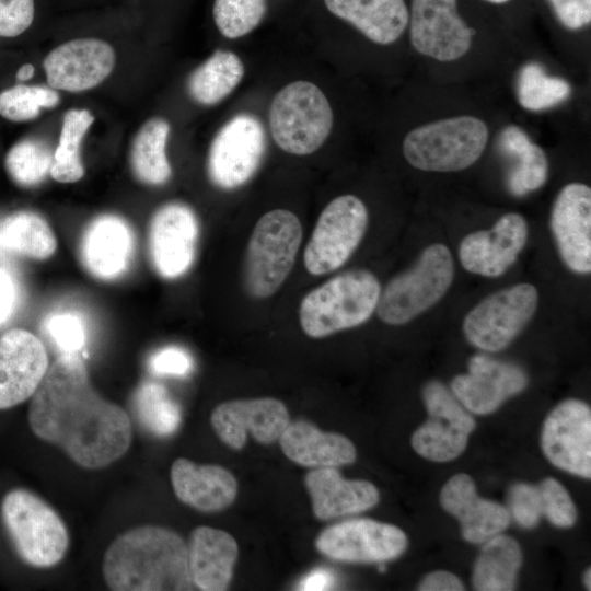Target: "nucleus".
Listing matches in <instances>:
<instances>
[{
    "instance_id": "nucleus-20",
    "label": "nucleus",
    "mask_w": 591,
    "mask_h": 591,
    "mask_svg": "<svg viewBox=\"0 0 591 591\" xmlns=\"http://www.w3.org/2000/svg\"><path fill=\"white\" fill-rule=\"evenodd\" d=\"M49 368L44 344L33 333L13 328L0 337V409L35 393Z\"/></svg>"
},
{
    "instance_id": "nucleus-29",
    "label": "nucleus",
    "mask_w": 591,
    "mask_h": 591,
    "mask_svg": "<svg viewBox=\"0 0 591 591\" xmlns=\"http://www.w3.org/2000/svg\"><path fill=\"white\" fill-rule=\"evenodd\" d=\"M279 443L292 462L310 467H336L355 462L354 443L345 436L325 432L309 421L289 422Z\"/></svg>"
},
{
    "instance_id": "nucleus-42",
    "label": "nucleus",
    "mask_w": 591,
    "mask_h": 591,
    "mask_svg": "<svg viewBox=\"0 0 591 591\" xmlns=\"http://www.w3.org/2000/svg\"><path fill=\"white\" fill-rule=\"evenodd\" d=\"M508 511L521 528L536 526L543 517L537 486L528 483L513 484L508 493Z\"/></svg>"
},
{
    "instance_id": "nucleus-10",
    "label": "nucleus",
    "mask_w": 591,
    "mask_h": 591,
    "mask_svg": "<svg viewBox=\"0 0 591 591\" xmlns=\"http://www.w3.org/2000/svg\"><path fill=\"white\" fill-rule=\"evenodd\" d=\"M536 288L518 283L498 290L476 304L464 317L463 333L475 347L496 352L508 347L533 317Z\"/></svg>"
},
{
    "instance_id": "nucleus-27",
    "label": "nucleus",
    "mask_w": 591,
    "mask_h": 591,
    "mask_svg": "<svg viewBox=\"0 0 591 591\" xmlns=\"http://www.w3.org/2000/svg\"><path fill=\"white\" fill-rule=\"evenodd\" d=\"M187 549L194 587L202 591L227 590L239 554L234 537L223 530L201 525L190 533Z\"/></svg>"
},
{
    "instance_id": "nucleus-23",
    "label": "nucleus",
    "mask_w": 591,
    "mask_h": 591,
    "mask_svg": "<svg viewBox=\"0 0 591 591\" xmlns=\"http://www.w3.org/2000/svg\"><path fill=\"white\" fill-rule=\"evenodd\" d=\"M441 507L461 525L465 541L484 543L505 531L510 523V514L502 505L480 498L473 478L460 473L452 476L440 491Z\"/></svg>"
},
{
    "instance_id": "nucleus-35",
    "label": "nucleus",
    "mask_w": 591,
    "mask_h": 591,
    "mask_svg": "<svg viewBox=\"0 0 591 591\" xmlns=\"http://www.w3.org/2000/svg\"><path fill=\"white\" fill-rule=\"evenodd\" d=\"M132 408L139 424L158 437L173 434L182 421L179 405L166 387L157 382H144L132 396Z\"/></svg>"
},
{
    "instance_id": "nucleus-38",
    "label": "nucleus",
    "mask_w": 591,
    "mask_h": 591,
    "mask_svg": "<svg viewBox=\"0 0 591 591\" xmlns=\"http://www.w3.org/2000/svg\"><path fill=\"white\" fill-rule=\"evenodd\" d=\"M269 11V0H213L211 15L219 33L237 39L256 30Z\"/></svg>"
},
{
    "instance_id": "nucleus-18",
    "label": "nucleus",
    "mask_w": 591,
    "mask_h": 591,
    "mask_svg": "<svg viewBox=\"0 0 591 591\" xmlns=\"http://www.w3.org/2000/svg\"><path fill=\"white\" fill-rule=\"evenodd\" d=\"M198 221L188 206L170 202L152 217L150 256L157 273L165 279L183 276L193 265L198 241Z\"/></svg>"
},
{
    "instance_id": "nucleus-12",
    "label": "nucleus",
    "mask_w": 591,
    "mask_h": 591,
    "mask_svg": "<svg viewBox=\"0 0 591 591\" xmlns=\"http://www.w3.org/2000/svg\"><path fill=\"white\" fill-rule=\"evenodd\" d=\"M428 418L412 436L417 454L432 462H449L466 448L475 421L447 386L437 380L422 387Z\"/></svg>"
},
{
    "instance_id": "nucleus-48",
    "label": "nucleus",
    "mask_w": 591,
    "mask_h": 591,
    "mask_svg": "<svg viewBox=\"0 0 591 591\" xmlns=\"http://www.w3.org/2000/svg\"><path fill=\"white\" fill-rule=\"evenodd\" d=\"M16 303V285L12 275L0 268V325L12 315Z\"/></svg>"
},
{
    "instance_id": "nucleus-40",
    "label": "nucleus",
    "mask_w": 591,
    "mask_h": 591,
    "mask_svg": "<svg viewBox=\"0 0 591 591\" xmlns=\"http://www.w3.org/2000/svg\"><path fill=\"white\" fill-rule=\"evenodd\" d=\"M59 103L58 93L48 88L18 84L0 93V115L12 121L36 118L42 108Z\"/></svg>"
},
{
    "instance_id": "nucleus-41",
    "label": "nucleus",
    "mask_w": 591,
    "mask_h": 591,
    "mask_svg": "<svg viewBox=\"0 0 591 591\" xmlns=\"http://www.w3.org/2000/svg\"><path fill=\"white\" fill-rule=\"evenodd\" d=\"M543 515L557 528H570L577 521L576 506L567 489L548 477L537 485Z\"/></svg>"
},
{
    "instance_id": "nucleus-1",
    "label": "nucleus",
    "mask_w": 591,
    "mask_h": 591,
    "mask_svg": "<svg viewBox=\"0 0 591 591\" xmlns=\"http://www.w3.org/2000/svg\"><path fill=\"white\" fill-rule=\"evenodd\" d=\"M27 420L39 440L61 448L88 470L112 464L131 443L129 416L93 389L76 354H63L49 366L32 395Z\"/></svg>"
},
{
    "instance_id": "nucleus-3",
    "label": "nucleus",
    "mask_w": 591,
    "mask_h": 591,
    "mask_svg": "<svg viewBox=\"0 0 591 591\" xmlns=\"http://www.w3.org/2000/svg\"><path fill=\"white\" fill-rule=\"evenodd\" d=\"M380 293V282L371 271L341 273L304 296L299 308L302 331L322 338L359 326L374 313Z\"/></svg>"
},
{
    "instance_id": "nucleus-21",
    "label": "nucleus",
    "mask_w": 591,
    "mask_h": 591,
    "mask_svg": "<svg viewBox=\"0 0 591 591\" xmlns=\"http://www.w3.org/2000/svg\"><path fill=\"white\" fill-rule=\"evenodd\" d=\"M551 229L565 265L577 274L591 271V189L570 183L558 193L551 212Z\"/></svg>"
},
{
    "instance_id": "nucleus-5",
    "label": "nucleus",
    "mask_w": 591,
    "mask_h": 591,
    "mask_svg": "<svg viewBox=\"0 0 591 591\" xmlns=\"http://www.w3.org/2000/svg\"><path fill=\"white\" fill-rule=\"evenodd\" d=\"M302 241L297 215L274 209L263 215L250 236L243 265L246 292L254 299L271 297L285 282Z\"/></svg>"
},
{
    "instance_id": "nucleus-49",
    "label": "nucleus",
    "mask_w": 591,
    "mask_h": 591,
    "mask_svg": "<svg viewBox=\"0 0 591 591\" xmlns=\"http://www.w3.org/2000/svg\"><path fill=\"white\" fill-rule=\"evenodd\" d=\"M336 578L327 568H316L308 573L298 584V590L318 591L333 589Z\"/></svg>"
},
{
    "instance_id": "nucleus-30",
    "label": "nucleus",
    "mask_w": 591,
    "mask_h": 591,
    "mask_svg": "<svg viewBox=\"0 0 591 591\" xmlns=\"http://www.w3.org/2000/svg\"><path fill=\"white\" fill-rule=\"evenodd\" d=\"M500 152L512 161L507 177L509 192L524 196L542 187L548 174V161L542 148L533 143L518 126H507L499 136Z\"/></svg>"
},
{
    "instance_id": "nucleus-47",
    "label": "nucleus",
    "mask_w": 591,
    "mask_h": 591,
    "mask_svg": "<svg viewBox=\"0 0 591 591\" xmlns=\"http://www.w3.org/2000/svg\"><path fill=\"white\" fill-rule=\"evenodd\" d=\"M421 591H461L464 584L461 579L452 572L437 570L428 573L419 583Z\"/></svg>"
},
{
    "instance_id": "nucleus-36",
    "label": "nucleus",
    "mask_w": 591,
    "mask_h": 591,
    "mask_svg": "<svg viewBox=\"0 0 591 591\" xmlns=\"http://www.w3.org/2000/svg\"><path fill=\"white\" fill-rule=\"evenodd\" d=\"M93 121L94 116L88 109L72 108L65 114L50 167V175L55 181L73 183L84 175L80 146Z\"/></svg>"
},
{
    "instance_id": "nucleus-8",
    "label": "nucleus",
    "mask_w": 591,
    "mask_h": 591,
    "mask_svg": "<svg viewBox=\"0 0 591 591\" xmlns=\"http://www.w3.org/2000/svg\"><path fill=\"white\" fill-rule=\"evenodd\" d=\"M454 278L450 250L434 243L427 246L414 265L393 277L381 290L376 313L389 325H403L434 305Z\"/></svg>"
},
{
    "instance_id": "nucleus-32",
    "label": "nucleus",
    "mask_w": 591,
    "mask_h": 591,
    "mask_svg": "<svg viewBox=\"0 0 591 591\" xmlns=\"http://www.w3.org/2000/svg\"><path fill=\"white\" fill-rule=\"evenodd\" d=\"M244 65L230 50H216L187 80L190 97L201 105H215L225 99L244 77Z\"/></svg>"
},
{
    "instance_id": "nucleus-39",
    "label": "nucleus",
    "mask_w": 591,
    "mask_h": 591,
    "mask_svg": "<svg viewBox=\"0 0 591 591\" xmlns=\"http://www.w3.org/2000/svg\"><path fill=\"white\" fill-rule=\"evenodd\" d=\"M54 154L36 139H24L7 153L4 166L10 177L20 186L31 187L44 181L53 164Z\"/></svg>"
},
{
    "instance_id": "nucleus-28",
    "label": "nucleus",
    "mask_w": 591,
    "mask_h": 591,
    "mask_svg": "<svg viewBox=\"0 0 591 591\" xmlns=\"http://www.w3.org/2000/svg\"><path fill=\"white\" fill-rule=\"evenodd\" d=\"M322 4L331 15L379 45L396 42L408 25L405 0H322Z\"/></svg>"
},
{
    "instance_id": "nucleus-6",
    "label": "nucleus",
    "mask_w": 591,
    "mask_h": 591,
    "mask_svg": "<svg viewBox=\"0 0 591 591\" xmlns=\"http://www.w3.org/2000/svg\"><path fill=\"white\" fill-rule=\"evenodd\" d=\"M268 121L271 137L285 152L308 155L318 150L333 128V109L314 83L293 81L273 97Z\"/></svg>"
},
{
    "instance_id": "nucleus-22",
    "label": "nucleus",
    "mask_w": 591,
    "mask_h": 591,
    "mask_svg": "<svg viewBox=\"0 0 591 591\" xmlns=\"http://www.w3.org/2000/svg\"><path fill=\"white\" fill-rule=\"evenodd\" d=\"M528 240L523 216H501L490 230L467 234L460 244L459 258L470 273L495 278L503 275L517 260Z\"/></svg>"
},
{
    "instance_id": "nucleus-4",
    "label": "nucleus",
    "mask_w": 591,
    "mask_h": 591,
    "mask_svg": "<svg viewBox=\"0 0 591 591\" xmlns=\"http://www.w3.org/2000/svg\"><path fill=\"white\" fill-rule=\"evenodd\" d=\"M0 513L23 563L43 569L62 560L69 546L68 530L59 513L44 499L28 489L13 488L3 496Z\"/></svg>"
},
{
    "instance_id": "nucleus-43",
    "label": "nucleus",
    "mask_w": 591,
    "mask_h": 591,
    "mask_svg": "<svg viewBox=\"0 0 591 591\" xmlns=\"http://www.w3.org/2000/svg\"><path fill=\"white\" fill-rule=\"evenodd\" d=\"M46 329L63 354H76L85 341V332L82 321L72 313H59L49 317Z\"/></svg>"
},
{
    "instance_id": "nucleus-37",
    "label": "nucleus",
    "mask_w": 591,
    "mask_h": 591,
    "mask_svg": "<svg viewBox=\"0 0 591 591\" xmlns=\"http://www.w3.org/2000/svg\"><path fill=\"white\" fill-rule=\"evenodd\" d=\"M517 95L524 108L542 111L564 102L570 95V85L561 78L548 76L541 65L530 62L519 73Z\"/></svg>"
},
{
    "instance_id": "nucleus-52",
    "label": "nucleus",
    "mask_w": 591,
    "mask_h": 591,
    "mask_svg": "<svg viewBox=\"0 0 591 591\" xmlns=\"http://www.w3.org/2000/svg\"><path fill=\"white\" fill-rule=\"evenodd\" d=\"M486 1L491 2V3H496V4H500V3H506L509 0H486Z\"/></svg>"
},
{
    "instance_id": "nucleus-16",
    "label": "nucleus",
    "mask_w": 591,
    "mask_h": 591,
    "mask_svg": "<svg viewBox=\"0 0 591 591\" xmlns=\"http://www.w3.org/2000/svg\"><path fill=\"white\" fill-rule=\"evenodd\" d=\"M526 385L528 375L518 364L477 354L470 359L468 371L453 378L451 392L470 413L487 415Z\"/></svg>"
},
{
    "instance_id": "nucleus-17",
    "label": "nucleus",
    "mask_w": 591,
    "mask_h": 591,
    "mask_svg": "<svg viewBox=\"0 0 591 591\" xmlns=\"http://www.w3.org/2000/svg\"><path fill=\"white\" fill-rule=\"evenodd\" d=\"M219 439L233 450L246 442L247 432L263 444L279 440L290 422L286 405L273 397L235 399L219 404L210 416Z\"/></svg>"
},
{
    "instance_id": "nucleus-26",
    "label": "nucleus",
    "mask_w": 591,
    "mask_h": 591,
    "mask_svg": "<svg viewBox=\"0 0 591 591\" xmlns=\"http://www.w3.org/2000/svg\"><path fill=\"white\" fill-rule=\"evenodd\" d=\"M312 510L320 520L355 514L374 507L378 488L368 480L345 479L335 467H317L306 474Z\"/></svg>"
},
{
    "instance_id": "nucleus-11",
    "label": "nucleus",
    "mask_w": 591,
    "mask_h": 591,
    "mask_svg": "<svg viewBox=\"0 0 591 591\" xmlns=\"http://www.w3.org/2000/svg\"><path fill=\"white\" fill-rule=\"evenodd\" d=\"M266 150L260 120L241 113L229 119L213 137L207 158L210 181L221 189L246 184L259 169Z\"/></svg>"
},
{
    "instance_id": "nucleus-19",
    "label": "nucleus",
    "mask_w": 591,
    "mask_h": 591,
    "mask_svg": "<svg viewBox=\"0 0 591 591\" xmlns=\"http://www.w3.org/2000/svg\"><path fill=\"white\" fill-rule=\"evenodd\" d=\"M116 55L100 38H76L54 48L43 66L50 88L82 92L103 82L113 71Z\"/></svg>"
},
{
    "instance_id": "nucleus-7",
    "label": "nucleus",
    "mask_w": 591,
    "mask_h": 591,
    "mask_svg": "<svg viewBox=\"0 0 591 591\" xmlns=\"http://www.w3.org/2000/svg\"><path fill=\"white\" fill-rule=\"evenodd\" d=\"M488 136L487 125L477 117L444 118L412 129L403 141V154L418 170L457 172L480 158Z\"/></svg>"
},
{
    "instance_id": "nucleus-13",
    "label": "nucleus",
    "mask_w": 591,
    "mask_h": 591,
    "mask_svg": "<svg viewBox=\"0 0 591 591\" xmlns=\"http://www.w3.org/2000/svg\"><path fill=\"white\" fill-rule=\"evenodd\" d=\"M407 543L406 534L393 524L351 519L323 530L315 547L338 561L382 564L401 556Z\"/></svg>"
},
{
    "instance_id": "nucleus-15",
    "label": "nucleus",
    "mask_w": 591,
    "mask_h": 591,
    "mask_svg": "<svg viewBox=\"0 0 591 591\" xmlns=\"http://www.w3.org/2000/svg\"><path fill=\"white\" fill-rule=\"evenodd\" d=\"M456 3L412 0L409 38L418 53L439 61H453L468 51L475 32L459 15Z\"/></svg>"
},
{
    "instance_id": "nucleus-45",
    "label": "nucleus",
    "mask_w": 591,
    "mask_h": 591,
    "mask_svg": "<svg viewBox=\"0 0 591 591\" xmlns=\"http://www.w3.org/2000/svg\"><path fill=\"white\" fill-rule=\"evenodd\" d=\"M193 367L194 361L189 352L177 346L161 348L149 360L150 370L163 376H186Z\"/></svg>"
},
{
    "instance_id": "nucleus-2",
    "label": "nucleus",
    "mask_w": 591,
    "mask_h": 591,
    "mask_svg": "<svg viewBox=\"0 0 591 591\" xmlns=\"http://www.w3.org/2000/svg\"><path fill=\"white\" fill-rule=\"evenodd\" d=\"M102 573L113 591L194 590L187 544L176 532L158 525L128 530L107 547Z\"/></svg>"
},
{
    "instance_id": "nucleus-50",
    "label": "nucleus",
    "mask_w": 591,
    "mask_h": 591,
    "mask_svg": "<svg viewBox=\"0 0 591 591\" xmlns=\"http://www.w3.org/2000/svg\"><path fill=\"white\" fill-rule=\"evenodd\" d=\"M34 74V66L31 63L23 65L16 72V80L27 81Z\"/></svg>"
},
{
    "instance_id": "nucleus-9",
    "label": "nucleus",
    "mask_w": 591,
    "mask_h": 591,
    "mask_svg": "<svg viewBox=\"0 0 591 591\" xmlns=\"http://www.w3.org/2000/svg\"><path fill=\"white\" fill-rule=\"evenodd\" d=\"M368 209L355 195H341L321 212L304 251V266L315 276L341 267L359 246L368 228Z\"/></svg>"
},
{
    "instance_id": "nucleus-25",
    "label": "nucleus",
    "mask_w": 591,
    "mask_h": 591,
    "mask_svg": "<svg viewBox=\"0 0 591 591\" xmlns=\"http://www.w3.org/2000/svg\"><path fill=\"white\" fill-rule=\"evenodd\" d=\"M170 476L177 499L201 512L223 510L236 497L235 477L220 465L197 464L178 457L171 466Z\"/></svg>"
},
{
    "instance_id": "nucleus-46",
    "label": "nucleus",
    "mask_w": 591,
    "mask_h": 591,
    "mask_svg": "<svg viewBox=\"0 0 591 591\" xmlns=\"http://www.w3.org/2000/svg\"><path fill=\"white\" fill-rule=\"evenodd\" d=\"M557 19L569 30L590 24L591 0H548Z\"/></svg>"
},
{
    "instance_id": "nucleus-51",
    "label": "nucleus",
    "mask_w": 591,
    "mask_h": 591,
    "mask_svg": "<svg viewBox=\"0 0 591 591\" xmlns=\"http://www.w3.org/2000/svg\"><path fill=\"white\" fill-rule=\"evenodd\" d=\"M590 573H591V570H590V568H588V569L586 570L584 575H583V583H584V586H586V588H587L588 590L591 589V579H590V578H591V575H590Z\"/></svg>"
},
{
    "instance_id": "nucleus-34",
    "label": "nucleus",
    "mask_w": 591,
    "mask_h": 591,
    "mask_svg": "<svg viewBox=\"0 0 591 591\" xmlns=\"http://www.w3.org/2000/svg\"><path fill=\"white\" fill-rule=\"evenodd\" d=\"M56 237L43 217L33 211H18L0 225V246L34 259H45L56 250Z\"/></svg>"
},
{
    "instance_id": "nucleus-31",
    "label": "nucleus",
    "mask_w": 591,
    "mask_h": 591,
    "mask_svg": "<svg viewBox=\"0 0 591 591\" xmlns=\"http://www.w3.org/2000/svg\"><path fill=\"white\" fill-rule=\"evenodd\" d=\"M522 551L511 536L496 534L484 542L477 556L472 582L479 591H510L515 588Z\"/></svg>"
},
{
    "instance_id": "nucleus-24",
    "label": "nucleus",
    "mask_w": 591,
    "mask_h": 591,
    "mask_svg": "<svg viewBox=\"0 0 591 591\" xmlns=\"http://www.w3.org/2000/svg\"><path fill=\"white\" fill-rule=\"evenodd\" d=\"M134 252V235L125 220L104 215L85 229L80 254L85 269L96 278L111 280L126 271Z\"/></svg>"
},
{
    "instance_id": "nucleus-14",
    "label": "nucleus",
    "mask_w": 591,
    "mask_h": 591,
    "mask_svg": "<svg viewBox=\"0 0 591 591\" xmlns=\"http://www.w3.org/2000/svg\"><path fill=\"white\" fill-rule=\"evenodd\" d=\"M542 450L556 467L591 477V409L576 398L556 405L545 418L541 434Z\"/></svg>"
},
{
    "instance_id": "nucleus-33",
    "label": "nucleus",
    "mask_w": 591,
    "mask_h": 591,
    "mask_svg": "<svg viewBox=\"0 0 591 591\" xmlns=\"http://www.w3.org/2000/svg\"><path fill=\"white\" fill-rule=\"evenodd\" d=\"M170 134L169 123L160 117L146 121L134 138L130 165L134 175L148 185H162L169 181L172 169L165 153Z\"/></svg>"
},
{
    "instance_id": "nucleus-44",
    "label": "nucleus",
    "mask_w": 591,
    "mask_h": 591,
    "mask_svg": "<svg viewBox=\"0 0 591 591\" xmlns=\"http://www.w3.org/2000/svg\"><path fill=\"white\" fill-rule=\"evenodd\" d=\"M35 0H0V36L15 37L33 23Z\"/></svg>"
}]
</instances>
